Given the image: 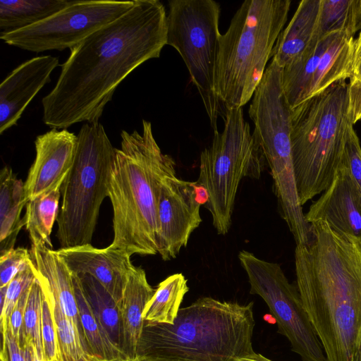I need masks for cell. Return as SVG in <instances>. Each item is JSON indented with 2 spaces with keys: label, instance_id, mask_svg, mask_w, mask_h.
I'll return each instance as SVG.
<instances>
[{
  "label": "cell",
  "instance_id": "cell-1",
  "mask_svg": "<svg viewBox=\"0 0 361 361\" xmlns=\"http://www.w3.org/2000/svg\"><path fill=\"white\" fill-rule=\"evenodd\" d=\"M167 45V14L158 0L133 6L70 49L58 80L42 100L51 128L97 123L120 83Z\"/></svg>",
  "mask_w": 361,
  "mask_h": 361
},
{
  "label": "cell",
  "instance_id": "cell-2",
  "mask_svg": "<svg viewBox=\"0 0 361 361\" xmlns=\"http://www.w3.org/2000/svg\"><path fill=\"white\" fill-rule=\"evenodd\" d=\"M311 224L310 241L296 245V283L327 361H353L361 338V240Z\"/></svg>",
  "mask_w": 361,
  "mask_h": 361
},
{
  "label": "cell",
  "instance_id": "cell-3",
  "mask_svg": "<svg viewBox=\"0 0 361 361\" xmlns=\"http://www.w3.org/2000/svg\"><path fill=\"white\" fill-rule=\"evenodd\" d=\"M109 183L114 238L109 247L132 256L158 253V205L164 180L176 176V163L162 152L149 121L142 130L121 133Z\"/></svg>",
  "mask_w": 361,
  "mask_h": 361
},
{
  "label": "cell",
  "instance_id": "cell-4",
  "mask_svg": "<svg viewBox=\"0 0 361 361\" xmlns=\"http://www.w3.org/2000/svg\"><path fill=\"white\" fill-rule=\"evenodd\" d=\"M253 302L202 297L180 308L173 324L145 322L137 355L178 361H237L255 353Z\"/></svg>",
  "mask_w": 361,
  "mask_h": 361
},
{
  "label": "cell",
  "instance_id": "cell-5",
  "mask_svg": "<svg viewBox=\"0 0 361 361\" xmlns=\"http://www.w3.org/2000/svg\"><path fill=\"white\" fill-rule=\"evenodd\" d=\"M348 88L339 81L292 109L291 154L302 206L328 188L342 163L354 125Z\"/></svg>",
  "mask_w": 361,
  "mask_h": 361
},
{
  "label": "cell",
  "instance_id": "cell-6",
  "mask_svg": "<svg viewBox=\"0 0 361 361\" xmlns=\"http://www.w3.org/2000/svg\"><path fill=\"white\" fill-rule=\"evenodd\" d=\"M290 4V0H246L221 35L214 90L225 111L242 108L252 97Z\"/></svg>",
  "mask_w": 361,
  "mask_h": 361
},
{
  "label": "cell",
  "instance_id": "cell-7",
  "mask_svg": "<svg viewBox=\"0 0 361 361\" xmlns=\"http://www.w3.org/2000/svg\"><path fill=\"white\" fill-rule=\"evenodd\" d=\"M115 154L102 124L82 126L73 166L61 188L56 234L61 248L91 244L101 205L109 196Z\"/></svg>",
  "mask_w": 361,
  "mask_h": 361
},
{
  "label": "cell",
  "instance_id": "cell-8",
  "mask_svg": "<svg viewBox=\"0 0 361 361\" xmlns=\"http://www.w3.org/2000/svg\"><path fill=\"white\" fill-rule=\"evenodd\" d=\"M224 121L223 131H214L212 144L200 154L195 182L205 194L204 206L220 235L231 228L240 181L245 177L259 178L266 162L242 108L226 111Z\"/></svg>",
  "mask_w": 361,
  "mask_h": 361
},
{
  "label": "cell",
  "instance_id": "cell-9",
  "mask_svg": "<svg viewBox=\"0 0 361 361\" xmlns=\"http://www.w3.org/2000/svg\"><path fill=\"white\" fill-rule=\"evenodd\" d=\"M167 15V45L180 54L197 87L213 132L225 116L214 90L215 70L221 34V8L213 0H171Z\"/></svg>",
  "mask_w": 361,
  "mask_h": 361
},
{
  "label": "cell",
  "instance_id": "cell-10",
  "mask_svg": "<svg viewBox=\"0 0 361 361\" xmlns=\"http://www.w3.org/2000/svg\"><path fill=\"white\" fill-rule=\"evenodd\" d=\"M282 68L274 60L267 67L252 96L248 114L273 179L279 207L293 210L300 205L291 154L292 109L285 97Z\"/></svg>",
  "mask_w": 361,
  "mask_h": 361
},
{
  "label": "cell",
  "instance_id": "cell-11",
  "mask_svg": "<svg viewBox=\"0 0 361 361\" xmlns=\"http://www.w3.org/2000/svg\"><path fill=\"white\" fill-rule=\"evenodd\" d=\"M238 259L247 276L250 293L266 302L279 332L288 339L292 350L302 361H327L298 287L288 281L280 264L246 250L239 252Z\"/></svg>",
  "mask_w": 361,
  "mask_h": 361
},
{
  "label": "cell",
  "instance_id": "cell-12",
  "mask_svg": "<svg viewBox=\"0 0 361 361\" xmlns=\"http://www.w3.org/2000/svg\"><path fill=\"white\" fill-rule=\"evenodd\" d=\"M135 0H73L31 26L0 34L8 45L39 53L71 49L89 35L129 11Z\"/></svg>",
  "mask_w": 361,
  "mask_h": 361
},
{
  "label": "cell",
  "instance_id": "cell-13",
  "mask_svg": "<svg viewBox=\"0 0 361 361\" xmlns=\"http://www.w3.org/2000/svg\"><path fill=\"white\" fill-rule=\"evenodd\" d=\"M355 44L354 37L346 34H329L282 68V87L291 109L332 85L350 79Z\"/></svg>",
  "mask_w": 361,
  "mask_h": 361
},
{
  "label": "cell",
  "instance_id": "cell-14",
  "mask_svg": "<svg viewBox=\"0 0 361 361\" xmlns=\"http://www.w3.org/2000/svg\"><path fill=\"white\" fill-rule=\"evenodd\" d=\"M199 189L195 182L176 176L163 182L158 205L157 250L164 261L177 256L202 222L200 209L204 202Z\"/></svg>",
  "mask_w": 361,
  "mask_h": 361
},
{
  "label": "cell",
  "instance_id": "cell-15",
  "mask_svg": "<svg viewBox=\"0 0 361 361\" xmlns=\"http://www.w3.org/2000/svg\"><path fill=\"white\" fill-rule=\"evenodd\" d=\"M36 156L25 182L27 202L62 183L71 170L77 147V135L67 129L51 128L35 140Z\"/></svg>",
  "mask_w": 361,
  "mask_h": 361
},
{
  "label": "cell",
  "instance_id": "cell-16",
  "mask_svg": "<svg viewBox=\"0 0 361 361\" xmlns=\"http://www.w3.org/2000/svg\"><path fill=\"white\" fill-rule=\"evenodd\" d=\"M59 59L44 55L15 68L0 85V134L16 126L41 89L51 80Z\"/></svg>",
  "mask_w": 361,
  "mask_h": 361
},
{
  "label": "cell",
  "instance_id": "cell-17",
  "mask_svg": "<svg viewBox=\"0 0 361 361\" xmlns=\"http://www.w3.org/2000/svg\"><path fill=\"white\" fill-rule=\"evenodd\" d=\"M305 217L309 224L323 221L334 231L361 240V201L343 161L331 185L310 205Z\"/></svg>",
  "mask_w": 361,
  "mask_h": 361
},
{
  "label": "cell",
  "instance_id": "cell-18",
  "mask_svg": "<svg viewBox=\"0 0 361 361\" xmlns=\"http://www.w3.org/2000/svg\"><path fill=\"white\" fill-rule=\"evenodd\" d=\"M54 252L73 275L92 276L121 305L128 273L134 266L130 255L109 247L97 248L92 244Z\"/></svg>",
  "mask_w": 361,
  "mask_h": 361
},
{
  "label": "cell",
  "instance_id": "cell-19",
  "mask_svg": "<svg viewBox=\"0 0 361 361\" xmlns=\"http://www.w3.org/2000/svg\"><path fill=\"white\" fill-rule=\"evenodd\" d=\"M30 252L31 263L42 290L54 300L73 324L86 352L73 274L54 250L44 244L32 243Z\"/></svg>",
  "mask_w": 361,
  "mask_h": 361
},
{
  "label": "cell",
  "instance_id": "cell-20",
  "mask_svg": "<svg viewBox=\"0 0 361 361\" xmlns=\"http://www.w3.org/2000/svg\"><path fill=\"white\" fill-rule=\"evenodd\" d=\"M322 0H302L292 19L280 33L272 51V60L284 68L304 53L321 37Z\"/></svg>",
  "mask_w": 361,
  "mask_h": 361
},
{
  "label": "cell",
  "instance_id": "cell-21",
  "mask_svg": "<svg viewBox=\"0 0 361 361\" xmlns=\"http://www.w3.org/2000/svg\"><path fill=\"white\" fill-rule=\"evenodd\" d=\"M145 271L133 266L128 273L121 302L123 327V351L130 361L136 355L145 321L143 312L155 293Z\"/></svg>",
  "mask_w": 361,
  "mask_h": 361
},
{
  "label": "cell",
  "instance_id": "cell-22",
  "mask_svg": "<svg viewBox=\"0 0 361 361\" xmlns=\"http://www.w3.org/2000/svg\"><path fill=\"white\" fill-rule=\"evenodd\" d=\"M27 204L24 183L7 166L0 172V253L14 248L17 236L25 225L20 218Z\"/></svg>",
  "mask_w": 361,
  "mask_h": 361
},
{
  "label": "cell",
  "instance_id": "cell-23",
  "mask_svg": "<svg viewBox=\"0 0 361 361\" xmlns=\"http://www.w3.org/2000/svg\"><path fill=\"white\" fill-rule=\"evenodd\" d=\"M73 276L75 297L86 353L93 361H129L111 342L85 295L80 279Z\"/></svg>",
  "mask_w": 361,
  "mask_h": 361
},
{
  "label": "cell",
  "instance_id": "cell-24",
  "mask_svg": "<svg viewBox=\"0 0 361 361\" xmlns=\"http://www.w3.org/2000/svg\"><path fill=\"white\" fill-rule=\"evenodd\" d=\"M78 276L98 321L111 342L126 357L123 351V327L119 305L94 277L87 274Z\"/></svg>",
  "mask_w": 361,
  "mask_h": 361
},
{
  "label": "cell",
  "instance_id": "cell-25",
  "mask_svg": "<svg viewBox=\"0 0 361 361\" xmlns=\"http://www.w3.org/2000/svg\"><path fill=\"white\" fill-rule=\"evenodd\" d=\"M68 0H1L0 34L35 25L59 11Z\"/></svg>",
  "mask_w": 361,
  "mask_h": 361
},
{
  "label": "cell",
  "instance_id": "cell-26",
  "mask_svg": "<svg viewBox=\"0 0 361 361\" xmlns=\"http://www.w3.org/2000/svg\"><path fill=\"white\" fill-rule=\"evenodd\" d=\"M188 290V281L183 274L166 278L159 283L147 303L143 312L144 321L149 324H173Z\"/></svg>",
  "mask_w": 361,
  "mask_h": 361
},
{
  "label": "cell",
  "instance_id": "cell-27",
  "mask_svg": "<svg viewBox=\"0 0 361 361\" xmlns=\"http://www.w3.org/2000/svg\"><path fill=\"white\" fill-rule=\"evenodd\" d=\"M63 182L27 202L23 219L32 243H40L52 249L51 234L59 214Z\"/></svg>",
  "mask_w": 361,
  "mask_h": 361
},
{
  "label": "cell",
  "instance_id": "cell-28",
  "mask_svg": "<svg viewBox=\"0 0 361 361\" xmlns=\"http://www.w3.org/2000/svg\"><path fill=\"white\" fill-rule=\"evenodd\" d=\"M361 30V0H322L319 34L342 32L350 37Z\"/></svg>",
  "mask_w": 361,
  "mask_h": 361
},
{
  "label": "cell",
  "instance_id": "cell-29",
  "mask_svg": "<svg viewBox=\"0 0 361 361\" xmlns=\"http://www.w3.org/2000/svg\"><path fill=\"white\" fill-rule=\"evenodd\" d=\"M42 293L53 312L63 360L87 361L90 357L83 348L75 326L63 313L54 300L43 290Z\"/></svg>",
  "mask_w": 361,
  "mask_h": 361
},
{
  "label": "cell",
  "instance_id": "cell-30",
  "mask_svg": "<svg viewBox=\"0 0 361 361\" xmlns=\"http://www.w3.org/2000/svg\"><path fill=\"white\" fill-rule=\"evenodd\" d=\"M42 290L37 279L30 288L24 315L23 339L25 345L33 344L43 356L42 341Z\"/></svg>",
  "mask_w": 361,
  "mask_h": 361
},
{
  "label": "cell",
  "instance_id": "cell-31",
  "mask_svg": "<svg viewBox=\"0 0 361 361\" xmlns=\"http://www.w3.org/2000/svg\"><path fill=\"white\" fill-rule=\"evenodd\" d=\"M36 279L35 271L30 262V264L18 273L7 286L0 287L1 328L7 326L8 318L18 300Z\"/></svg>",
  "mask_w": 361,
  "mask_h": 361
},
{
  "label": "cell",
  "instance_id": "cell-32",
  "mask_svg": "<svg viewBox=\"0 0 361 361\" xmlns=\"http://www.w3.org/2000/svg\"><path fill=\"white\" fill-rule=\"evenodd\" d=\"M42 341L44 361H63L53 312L44 295L42 307Z\"/></svg>",
  "mask_w": 361,
  "mask_h": 361
},
{
  "label": "cell",
  "instance_id": "cell-33",
  "mask_svg": "<svg viewBox=\"0 0 361 361\" xmlns=\"http://www.w3.org/2000/svg\"><path fill=\"white\" fill-rule=\"evenodd\" d=\"M31 262L30 250L18 247L0 253V287L7 286Z\"/></svg>",
  "mask_w": 361,
  "mask_h": 361
},
{
  "label": "cell",
  "instance_id": "cell-34",
  "mask_svg": "<svg viewBox=\"0 0 361 361\" xmlns=\"http://www.w3.org/2000/svg\"><path fill=\"white\" fill-rule=\"evenodd\" d=\"M342 161L348 168L361 201V147L353 127L348 134Z\"/></svg>",
  "mask_w": 361,
  "mask_h": 361
},
{
  "label": "cell",
  "instance_id": "cell-35",
  "mask_svg": "<svg viewBox=\"0 0 361 361\" xmlns=\"http://www.w3.org/2000/svg\"><path fill=\"white\" fill-rule=\"evenodd\" d=\"M1 332L2 338L1 361H30L27 346L21 345L7 326L1 328Z\"/></svg>",
  "mask_w": 361,
  "mask_h": 361
},
{
  "label": "cell",
  "instance_id": "cell-36",
  "mask_svg": "<svg viewBox=\"0 0 361 361\" xmlns=\"http://www.w3.org/2000/svg\"><path fill=\"white\" fill-rule=\"evenodd\" d=\"M31 288V287H30ZM28 288L20 297L13 308L7 323L13 336L18 340L21 345L25 346L23 339L24 315L30 291Z\"/></svg>",
  "mask_w": 361,
  "mask_h": 361
},
{
  "label": "cell",
  "instance_id": "cell-37",
  "mask_svg": "<svg viewBox=\"0 0 361 361\" xmlns=\"http://www.w3.org/2000/svg\"><path fill=\"white\" fill-rule=\"evenodd\" d=\"M348 87L352 121L355 124L361 116V80H350Z\"/></svg>",
  "mask_w": 361,
  "mask_h": 361
},
{
  "label": "cell",
  "instance_id": "cell-38",
  "mask_svg": "<svg viewBox=\"0 0 361 361\" xmlns=\"http://www.w3.org/2000/svg\"><path fill=\"white\" fill-rule=\"evenodd\" d=\"M361 80V30L355 39L353 75L350 80Z\"/></svg>",
  "mask_w": 361,
  "mask_h": 361
},
{
  "label": "cell",
  "instance_id": "cell-39",
  "mask_svg": "<svg viewBox=\"0 0 361 361\" xmlns=\"http://www.w3.org/2000/svg\"><path fill=\"white\" fill-rule=\"evenodd\" d=\"M130 361H178L169 358L151 355H137Z\"/></svg>",
  "mask_w": 361,
  "mask_h": 361
},
{
  "label": "cell",
  "instance_id": "cell-40",
  "mask_svg": "<svg viewBox=\"0 0 361 361\" xmlns=\"http://www.w3.org/2000/svg\"><path fill=\"white\" fill-rule=\"evenodd\" d=\"M30 356V361H44L43 356L33 344H27Z\"/></svg>",
  "mask_w": 361,
  "mask_h": 361
},
{
  "label": "cell",
  "instance_id": "cell-41",
  "mask_svg": "<svg viewBox=\"0 0 361 361\" xmlns=\"http://www.w3.org/2000/svg\"><path fill=\"white\" fill-rule=\"evenodd\" d=\"M237 361H272L259 353H254L249 356L240 358Z\"/></svg>",
  "mask_w": 361,
  "mask_h": 361
},
{
  "label": "cell",
  "instance_id": "cell-42",
  "mask_svg": "<svg viewBox=\"0 0 361 361\" xmlns=\"http://www.w3.org/2000/svg\"><path fill=\"white\" fill-rule=\"evenodd\" d=\"M353 361H361V338L359 342V345L357 348V350L354 354Z\"/></svg>",
  "mask_w": 361,
  "mask_h": 361
},
{
  "label": "cell",
  "instance_id": "cell-43",
  "mask_svg": "<svg viewBox=\"0 0 361 361\" xmlns=\"http://www.w3.org/2000/svg\"><path fill=\"white\" fill-rule=\"evenodd\" d=\"M87 361H93V360H92L90 358Z\"/></svg>",
  "mask_w": 361,
  "mask_h": 361
},
{
  "label": "cell",
  "instance_id": "cell-44",
  "mask_svg": "<svg viewBox=\"0 0 361 361\" xmlns=\"http://www.w3.org/2000/svg\"><path fill=\"white\" fill-rule=\"evenodd\" d=\"M360 120H361V116H360Z\"/></svg>",
  "mask_w": 361,
  "mask_h": 361
}]
</instances>
